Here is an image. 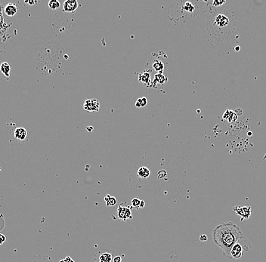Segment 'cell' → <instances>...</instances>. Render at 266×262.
Here are the masks:
<instances>
[{
  "instance_id": "obj_16",
  "label": "cell",
  "mask_w": 266,
  "mask_h": 262,
  "mask_svg": "<svg viewBox=\"0 0 266 262\" xmlns=\"http://www.w3.org/2000/svg\"><path fill=\"white\" fill-rule=\"evenodd\" d=\"M153 68L156 71L161 72L163 71V70L164 69V64H163V62L162 61H160L157 60L153 62Z\"/></svg>"
},
{
  "instance_id": "obj_17",
  "label": "cell",
  "mask_w": 266,
  "mask_h": 262,
  "mask_svg": "<svg viewBox=\"0 0 266 262\" xmlns=\"http://www.w3.org/2000/svg\"><path fill=\"white\" fill-rule=\"evenodd\" d=\"M166 78H165V76L163 75V74L157 73V74H156V75H155V76H154L155 83L158 82V83L163 85V84L165 82H166Z\"/></svg>"
},
{
  "instance_id": "obj_5",
  "label": "cell",
  "mask_w": 266,
  "mask_h": 262,
  "mask_svg": "<svg viewBox=\"0 0 266 262\" xmlns=\"http://www.w3.org/2000/svg\"><path fill=\"white\" fill-rule=\"evenodd\" d=\"M251 209H252L251 206H247V205H236L233 208V210L235 212L236 215L241 217V221L249 218L252 214Z\"/></svg>"
},
{
  "instance_id": "obj_12",
  "label": "cell",
  "mask_w": 266,
  "mask_h": 262,
  "mask_svg": "<svg viewBox=\"0 0 266 262\" xmlns=\"http://www.w3.org/2000/svg\"><path fill=\"white\" fill-rule=\"evenodd\" d=\"M151 174V172H150L149 169H148L147 167H140L138 170V177H140L141 178H148Z\"/></svg>"
},
{
  "instance_id": "obj_21",
  "label": "cell",
  "mask_w": 266,
  "mask_h": 262,
  "mask_svg": "<svg viewBox=\"0 0 266 262\" xmlns=\"http://www.w3.org/2000/svg\"><path fill=\"white\" fill-rule=\"evenodd\" d=\"M6 236H5L4 234H2V233H0V245H2L3 243L6 242Z\"/></svg>"
},
{
  "instance_id": "obj_20",
  "label": "cell",
  "mask_w": 266,
  "mask_h": 262,
  "mask_svg": "<svg viewBox=\"0 0 266 262\" xmlns=\"http://www.w3.org/2000/svg\"><path fill=\"white\" fill-rule=\"evenodd\" d=\"M225 3V1H213L212 5L215 7H217V6H222V5H224Z\"/></svg>"
},
{
  "instance_id": "obj_6",
  "label": "cell",
  "mask_w": 266,
  "mask_h": 262,
  "mask_svg": "<svg viewBox=\"0 0 266 262\" xmlns=\"http://www.w3.org/2000/svg\"><path fill=\"white\" fill-rule=\"evenodd\" d=\"M117 214H118V218L120 220L126 221L128 219H132V209L129 206L123 207L120 205L117 209Z\"/></svg>"
},
{
  "instance_id": "obj_18",
  "label": "cell",
  "mask_w": 266,
  "mask_h": 262,
  "mask_svg": "<svg viewBox=\"0 0 266 262\" xmlns=\"http://www.w3.org/2000/svg\"><path fill=\"white\" fill-rule=\"evenodd\" d=\"M49 6L52 9H57L60 7V2L56 0H52L49 2Z\"/></svg>"
},
{
  "instance_id": "obj_25",
  "label": "cell",
  "mask_w": 266,
  "mask_h": 262,
  "mask_svg": "<svg viewBox=\"0 0 266 262\" xmlns=\"http://www.w3.org/2000/svg\"><path fill=\"white\" fill-rule=\"evenodd\" d=\"M235 50L236 51H239L240 50V47H239V46H237V47H235Z\"/></svg>"
},
{
  "instance_id": "obj_14",
  "label": "cell",
  "mask_w": 266,
  "mask_h": 262,
  "mask_svg": "<svg viewBox=\"0 0 266 262\" xmlns=\"http://www.w3.org/2000/svg\"><path fill=\"white\" fill-rule=\"evenodd\" d=\"M105 200L106 202L107 206H113L117 204V199L113 197H110V195H107L105 197Z\"/></svg>"
},
{
  "instance_id": "obj_10",
  "label": "cell",
  "mask_w": 266,
  "mask_h": 262,
  "mask_svg": "<svg viewBox=\"0 0 266 262\" xmlns=\"http://www.w3.org/2000/svg\"><path fill=\"white\" fill-rule=\"evenodd\" d=\"M113 255L109 252H104L99 255L98 262H112Z\"/></svg>"
},
{
  "instance_id": "obj_7",
  "label": "cell",
  "mask_w": 266,
  "mask_h": 262,
  "mask_svg": "<svg viewBox=\"0 0 266 262\" xmlns=\"http://www.w3.org/2000/svg\"><path fill=\"white\" fill-rule=\"evenodd\" d=\"M100 108V103L97 99H88L85 101L83 104L84 110L89 112L98 111Z\"/></svg>"
},
{
  "instance_id": "obj_3",
  "label": "cell",
  "mask_w": 266,
  "mask_h": 262,
  "mask_svg": "<svg viewBox=\"0 0 266 262\" xmlns=\"http://www.w3.org/2000/svg\"><path fill=\"white\" fill-rule=\"evenodd\" d=\"M251 244L248 240V239L246 238L245 237L239 241L238 243H236L234 246L231 248L230 251V255H229V258H233V259H239L244 255V252H247L250 249Z\"/></svg>"
},
{
  "instance_id": "obj_24",
  "label": "cell",
  "mask_w": 266,
  "mask_h": 262,
  "mask_svg": "<svg viewBox=\"0 0 266 262\" xmlns=\"http://www.w3.org/2000/svg\"><path fill=\"white\" fill-rule=\"evenodd\" d=\"M86 129H87V131H93V128H92V126H89V127H87L86 128Z\"/></svg>"
},
{
  "instance_id": "obj_19",
  "label": "cell",
  "mask_w": 266,
  "mask_h": 262,
  "mask_svg": "<svg viewBox=\"0 0 266 262\" xmlns=\"http://www.w3.org/2000/svg\"><path fill=\"white\" fill-rule=\"evenodd\" d=\"M141 202V200H140L138 198H134L133 200H132V205H133V206L135 207V208H139Z\"/></svg>"
},
{
  "instance_id": "obj_23",
  "label": "cell",
  "mask_w": 266,
  "mask_h": 262,
  "mask_svg": "<svg viewBox=\"0 0 266 262\" xmlns=\"http://www.w3.org/2000/svg\"><path fill=\"white\" fill-rule=\"evenodd\" d=\"M145 201H142L141 200V204H140V207L139 208H144V207H145Z\"/></svg>"
},
{
  "instance_id": "obj_15",
  "label": "cell",
  "mask_w": 266,
  "mask_h": 262,
  "mask_svg": "<svg viewBox=\"0 0 266 262\" xmlns=\"http://www.w3.org/2000/svg\"><path fill=\"white\" fill-rule=\"evenodd\" d=\"M147 104H148V99H147L145 97L138 98V99L136 100V102H135V107L138 108H144V107L146 106Z\"/></svg>"
},
{
  "instance_id": "obj_11",
  "label": "cell",
  "mask_w": 266,
  "mask_h": 262,
  "mask_svg": "<svg viewBox=\"0 0 266 262\" xmlns=\"http://www.w3.org/2000/svg\"><path fill=\"white\" fill-rule=\"evenodd\" d=\"M223 118H224V119L228 120V122H233L234 121V120L237 119V116L234 111L227 110L225 111V113L223 114Z\"/></svg>"
},
{
  "instance_id": "obj_1",
  "label": "cell",
  "mask_w": 266,
  "mask_h": 262,
  "mask_svg": "<svg viewBox=\"0 0 266 262\" xmlns=\"http://www.w3.org/2000/svg\"><path fill=\"white\" fill-rule=\"evenodd\" d=\"M244 237L241 229L233 222L220 224L212 231L213 241L222 250L223 255L228 258L231 248Z\"/></svg>"
},
{
  "instance_id": "obj_13",
  "label": "cell",
  "mask_w": 266,
  "mask_h": 262,
  "mask_svg": "<svg viewBox=\"0 0 266 262\" xmlns=\"http://www.w3.org/2000/svg\"><path fill=\"white\" fill-rule=\"evenodd\" d=\"M0 70H1V72H2L6 77L10 76V70H11V67H10V65L7 63V62H3V63L0 65Z\"/></svg>"
},
{
  "instance_id": "obj_2",
  "label": "cell",
  "mask_w": 266,
  "mask_h": 262,
  "mask_svg": "<svg viewBox=\"0 0 266 262\" xmlns=\"http://www.w3.org/2000/svg\"><path fill=\"white\" fill-rule=\"evenodd\" d=\"M232 11L228 12H223L219 11L216 13L212 18V32L215 35H219L222 34L223 29L229 30L231 27V23H235V19H231L230 14Z\"/></svg>"
},
{
  "instance_id": "obj_22",
  "label": "cell",
  "mask_w": 266,
  "mask_h": 262,
  "mask_svg": "<svg viewBox=\"0 0 266 262\" xmlns=\"http://www.w3.org/2000/svg\"><path fill=\"white\" fill-rule=\"evenodd\" d=\"M200 240L201 242H205V241H207L208 238H207V236L206 235H201L200 237Z\"/></svg>"
},
{
  "instance_id": "obj_9",
  "label": "cell",
  "mask_w": 266,
  "mask_h": 262,
  "mask_svg": "<svg viewBox=\"0 0 266 262\" xmlns=\"http://www.w3.org/2000/svg\"><path fill=\"white\" fill-rule=\"evenodd\" d=\"M17 12V6L14 4H13V3H9L5 8V13H6V15L9 16V17H13L14 15H15Z\"/></svg>"
},
{
  "instance_id": "obj_4",
  "label": "cell",
  "mask_w": 266,
  "mask_h": 262,
  "mask_svg": "<svg viewBox=\"0 0 266 262\" xmlns=\"http://www.w3.org/2000/svg\"><path fill=\"white\" fill-rule=\"evenodd\" d=\"M13 141L14 144H21L25 142L28 138V132L24 127H14L12 132Z\"/></svg>"
},
{
  "instance_id": "obj_8",
  "label": "cell",
  "mask_w": 266,
  "mask_h": 262,
  "mask_svg": "<svg viewBox=\"0 0 266 262\" xmlns=\"http://www.w3.org/2000/svg\"><path fill=\"white\" fill-rule=\"evenodd\" d=\"M78 2L76 0H67L64 2L63 9L64 11L67 12H73L78 8Z\"/></svg>"
}]
</instances>
